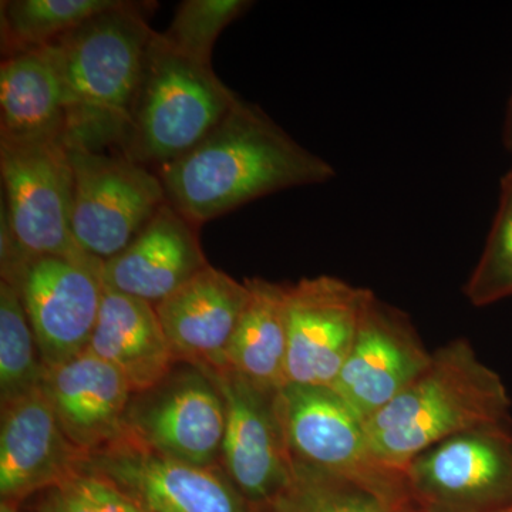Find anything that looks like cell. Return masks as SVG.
<instances>
[{
	"mask_svg": "<svg viewBox=\"0 0 512 512\" xmlns=\"http://www.w3.org/2000/svg\"><path fill=\"white\" fill-rule=\"evenodd\" d=\"M158 177L168 202L200 227L266 195L329 183L336 171L239 97L210 136Z\"/></svg>",
	"mask_w": 512,
	"mask_h": 512,
	"instance_id": "obj_1",
	"label": "cell"
},
{
	"mask_svg": "<svg viewBox=\"0 0 512 512\" xmlns=\"http://www.w3.org/2000/svg\"><path fill=\"white\" fill-rule=\"evenodd\" d=\"M153 33L141 5L121 0L43 47L62 83L66 141L123 146Z\"/></svg>",
	"mask_w": 512,
	"mask_h": 512,
	"instance_id": "obj_2",
	"label": "cell"
},
{
	"mask_svg": "<svg viewBox=\"0 0 512 512\" xmlns=\"http://www.w3.org/2000/svg\"><path fill=\"white\" fill-rule=\"evenodd\" d=\"M511 399L497 372L467 339L434 350L430 365L396 399L366 420L376 457L404 471L434 444L483 427H512Z\"/></svg>",
	"mask_w": 512,
	"mask_h": 512,
	"instance_id": "obj_3",
	"label": "cell"
},
{
	"mask_svg": "<svg viewBox=\"0 0 512 512\" xmlns=\"http://www.w3.org/2000/svg\"><path fill=\"white\" fill-rule=\"evenodd\" d=\"M238 99L212 66L181 55L154 32L123 154L146 167L173 163L210 136Z\"/></svg>",
	"mask_w": 512,
	"mask_h": 512,
	"instance_id": "obj_4",
	"label": "cell"
},
{
	"mask_svg": "<svg viewBox=\"0 0 512 512\" xmlns=\"http://www.w3.org/2000/svg\"><path fill=\"white\" fill-rule=\"evenodd\" d=\"M276 407L293 464L355 481L399 511L410 508L404 471L376 457L366 421L332 387L286 384Z\"/></svg>",
	"mask_w": 512,
	"mask_h": 512,
	"instance_id": "obj_5",
	"label": "cell"
},
{
	"mask_svg": "<svg viewBox=\"0 0 512 512\" xmlns=\"http://www.w3.org/2000/svg\"><path fill=\"white\" fill-rule=\"evenodd\" d=\"M74 188L72 232L84 254L110 261L131 244L167 202L158 174L126 154L66 141Z\"/></svg>",
	"mask_w": 512,
	"mask_h": 512,
	"instance_id": "obj_6",
	"label": "cell"
},
{
	"mask_svg": "<svg viewBox=\"0 0 512 512\" xmlns=\"http://www.w3.org/2000/svg\"><path fill=\"white\" fill-rule=\"evenodd\" d=\"M0 174L13 238L26 258L86 255L74 241V178L66 138L0 141Z\"/></svg>",
	"mask_w": 512,
	"mask_h": 512,
	"instance_id": "obj_7",
	"label": "cell"
},
{
	"mask_svg": "<svg viewBox=\"0 0 512 512\" xmlns=\"http://www.w3.org/2000/svg\"><path fill=\"white\" fill-rule=\"evenodd\" d=\"M410 503L427 512H494L512 504V427L467 431L414 457Z\"/></svg>",
	"mask_w": 512,
	"mask_h": 512,
	"instance_id": "obj_8",
	"label": "cell"
},
{
	"mask_svg": "<svg viewBox=\"0 0 512 512\" xmlns=\"http://www.w3.org/2000/svg\"><path fill=\"white\" fill-rule=\"evenodd\" d=\"M101 269L89 255L35 256L2 279L22 299L45 369L89 349L104 293Z\"/></svg>",
	"mask_w": 512,
	"mask_h": 512,
	"instance_id": "obj_9",
	"label": "cell"
},
{
	"mask_svg": "<svg viewBox=\"0 0 512 512\" xmlns=\"http://www.w3.org/2000/svg\"><path fill=\"white\" fill-rule=\"evenodd\" d=\"M177 365L153 389L133 394L127 437L184 463L221 466L227 420L224 397L200 367Z\"/></svg>",
	"mask_w": 512,
	"mask_h": 512,
	"instance_id": "obj_10",
	"label": "cell"
},
{
	"mask_svg": "<svg viewBox=\"0 0 512 512\" xmlns=\"http://www.w3.org/2000/svg\"><path fill=\"white\" fill-rule=\"evenodd\" d=\"M224 397L221 466L254 512L279 497L293 477V463L276 407V394L256 387L232 367H200Z\"/></svg>",
	"mask_w": 512,
	"mask_h": 512,
	"instance_id": "obj_11",
	"label": "cell"
},
{
	"mask_svg": "<svg viewBox=\"0 0 512 512\" xmlns=\"http://www.w3.org/2000/svg\"><path fill=\"white\" fill-rule=\"evenodd\" d=\"M369 293L330 275L286 284L288 384L332 387L355 342Z\"/></svg>",
	"mask_w": 512,
	"mask_h": 512,
	"instance_id": "obj_12",
	"label": "cell"
},
{
	"mask_svg": "<svg viewBox=\"0 0 512 512\" xmlns=\"http://www.w3.org/2000/svg\"><path fill=\"white\" fill-rule=\"evenodd\" d=\"M84 468L117 485L146 512H254L222 466L184 463L127 436L92 454Z\"/></svg>",
	"mask_w": 512,
	"mask_h": 512,
	"instance_id": "obj_13",
	"label": "cell"
},
{
	"mask_svg": "<svg viewBox=\"0 0 512 512\" xmlns=\"http://www.w3.org/2000/svg\"><path fill=\"white\" fill-rule=\"evenodd\" d=\"M431 357L409 315L370 291L355 342L332 389L366 421L409 387Z\"/></svg>",
	"mask_w": 512,
	"mask_h": 512,
	"instance_id": "obj_14",
	"label": "cell"
},
{
	"mask_svg": "<svg viewBox=\"0 0 512 512\" xmlns=\"http://www.w3.org/2000/svg\"><path fill=\"white\" fill-rule=\"evenodd\" d=\"M89 454L66 436L42 389L2 406L0 500L26 503L82 471Z\"/></svg>",
	"mask_w": 512,
	"mask_h": 512,
	"instance_id": "obj_15",
	"label": "cell"
},
{
	"mask_svg": "<svg viewBox=\"0 0 512 512\" xmlns=\"http://www.w3.org/2000/svg\"><path fill=\"white\" fill-rule=\"evenodd\" d=\"M40 389L66 436L89 457L127 436L133 390L119 370L89 349L45 369Z\"/></svg>",
	"mask_w": 512,
	"mask_h": 512,
	"instance_id": "obj_16",
	"label": "cell"
},
{
	"mask_svg": "<svg viewBox=\"0 0 512 512\" xmlns=\"http://www.w3.org/2000/svg\"><path fill=\"white\" fill-rule=\"evenodd\" d=\"M249 298L245 281L210 265L157 303L156 311L177 363L220 370Z\"/></svg>",
	"mask_w": 512,
	"mask_h": 512,
	"instance_id": "obj_17",
	"label": "cell"
},
{
	"mask_svg": "<svg viewBox=\"0 0 512 512\" xmlns=\"http://www.w3.org/2000/svg\"><path fill=\"white\" fill-rule=\"evenodd\" d=\"M198 229L165 202L124 251L103 262L104 288L154 306L163 302L210 266Z\"/></svg>",
	"mask_w": 512,
	"mask_h": 512,
	"instance_id": "obj_18",
	"label": "cell"
},
{
	"mask_svg": "<svg viewBox=\"0 0 512 512\" xmlns=\"http://www.w3.org/2000/svg\"><path fill=\"white\" fill-rule=\"evenodd\" d=\"M89 350L119 370L134 394L156 387L177 365L156 306L106 288Z\"/></svg>",
	"mask_w": 512,
	"mask_h": 512,
	"instance_id": "obj_19",
	"label": "cell"
},
{
	"mask_svg": "<svg viewBox=\"0 0 512 512\" xmlns=\"http://www.w3.org/2000/svg\"><path fill=\"white\" fill-rule=\"evenodd\" d=\"M56 138H66V104L45 49L6 56L0 64V141Z\"/></svg>",
	"mask_w": 512,
	"mask_h": 512,
	"instance_id": "obj_20",
	"label": "cell"
},
{
	"mask_svg": "<svg viewBox=\"0 0 512 512\" xmlns=\"http://www.w3.org/2000/svg\"><path fill=\"white\" fill-rule=\"evenodd\" d=\"M244 281L249 298L229 345L228 366L264 392L278 393L288 384L286 284L258 276Z\"/></svg>",
	"mask_w": 512,
	"mask_h": 512,
	"instance_id": "obj_21",
	"label": "cell"
},
{
	"mask_svg": "<svg viewBox=\"0 0 512 512\" xmlns=\"http://www.w3.org/2000/svg\"><path fill=\"white\" fill-rule=\"evenodd\" d=\"M121 0H8L2 2L3 56L43 49Z\"/></svg>",
	"mask_w": 512,
	"mask_h": 512,
	"instance_id": "obj_22",
	"label": "cell"
},
{
	"mask_svg": "<svg viewBox=\"0 0 512 512\" xmlns=\"http://www.w3.org/2000/svg\"><path fill=\"white\" fill-rule=\"evenodd\" d=\"M45 366L18 291L0 281V402L2 406L40 389Z\"/></svg>",
	"mask_w": 512,
	"mask_h": 512,
	"instance_id": "obj_23",
	"label": "cell"
},
{
	"mask_svg": "<svg viewBox=\"0 0 512 512\" xmlns=\"http://www.w3.org/2000/svg\"><path fill=\"white\" fill-rule=\"evenodd\" d=\"M258 512H404L375 491L316 468L293 464L284 493Z\"/></svg>",
	"mask_w": 512,
	"mask_h": 512,
	"instance_id": "obj_24",
	"label": "cell"
},
{
	"mask_svg": "<svg viewBox=\"0 0 512 512\" xmlns=\"http://www.w3.org/2000/svg\"><path fill=\"white\" fill-rule=\"evenodd\" d=\"M463 292L477 308L512 296V168L501 180L500 201L490 234Z\"/></svg>",
	"mask_w": 512,
	"mask_h": 512,
	"instance_id": "obj_25",
	"label": "cell"
},
{
	"mask_svg": "<svg viewBox=\"0 0 512 512\" xmlns=\"http://www.w3.org/2000/svg\"><path fill=\"white\" fill-rule=\"evenodd\" d=\"M254 2L248 0H185L180 3L170 28L160 33L181 55L212 66L215 42Z\"/></svg>",
	"mask_w": 512,
	"mask_h": 512,
	"instance_id": "obj_26",
	"label": "cell"
},
{
	"mask_svg": "<svg viewBox=\"0 0 512 512\" xmlns=\"http://www.w3.org/2000/svg\"><path fill=\"white\" fill-rule=\"evenodd\" d=\"M33 512H146L117 485L83 468L39 493Z\"/></svg>",
	"mask_w": 512,
	"mask_h": 512,
	"instance_id": "obj_27",
	"label": "cell"
},
{
	"mask_svg": "<svg viewBox=\"0 0 512 512\" xmlns=\"http://www.w3.org/2000/svg\"><path fill=\"white\" fill-rule=\"evenodd\" d=\"M503 143L505 150L512 156V93L510 100H508L507 111H505Z\"/></svg>",
	"mask_w": 512,
	"mask_h": 512,
	"instance_id": "obj_28",
	"label": "cell"
},
{
	"mask_svg": "<svg viewBox=\"0 0 512 512\" xmlns=\"http://www.w3.org/2000/svg\"><path fill=\"white\" fill-rule=\"evenodd\" d=\"M22 503L15 500H0V512H20Z\"/></svg>",
	"mask_w": 512,
	"mask_h": 512,
	"instance_id": "obj_29",
	"label": "cell"
},
{
	"mask_svg": "<svg viewBox=\"0 0 512 512\" xmlns=\"http://www.w3.org/2000/svg\"><path fill=\"white\" fill-rule=\"evenodd\" d=\"M494 512H512V504L508 505V507L501 508V510H497Z\"/></svg>",
	"mask_w": 512,
	"mask_h": 512,
	"instance_id": "obj_30",
	"label": "cell"
}]
</instances>
